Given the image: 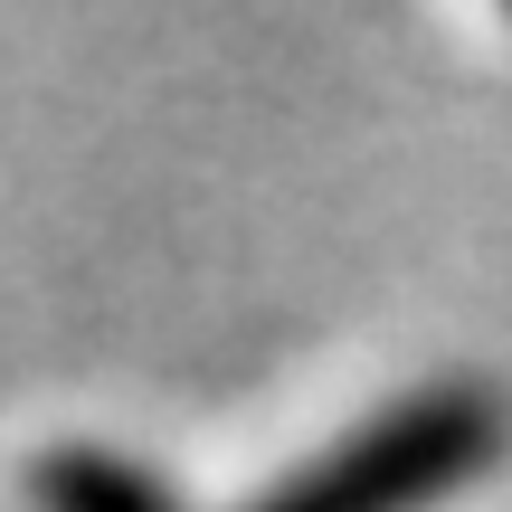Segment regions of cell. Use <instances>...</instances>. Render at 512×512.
Masks as SVG:
<instances>
[{
  "mask_svg": "<svg viewBox=\"0 0 512 512\" xmlns=\"http://www.w3.org/2000/svg\"><path fill=\"white\" fill-rule=\"evenodd\" d=\"M503 437H512L503 389H484L475 370H437V380L380 399L370 418H351L304 465H285L238 512H437L503 456Z\"/></svg>",
  "mask_w": 512,
  "mask_h": 512,
  "instance_id": "6da1fadb",
  "label": "cell"
},
{
  "mask_svg": "<svg viewBox=\"0 0 512 512\" xmlns=\"http://www.w3.org/2000/svg\"><path fill=\"white\" fill-rule=\"evenodd\" d=\"M19 503L29 512H190L152 456L105 437H38L19 456Z\"/></svg>",
  "mask_w": 512,
  "mask_h": 512,
  "instance_id": "7a4b0ae2",
  "label": "cell"
}]
</instances>
